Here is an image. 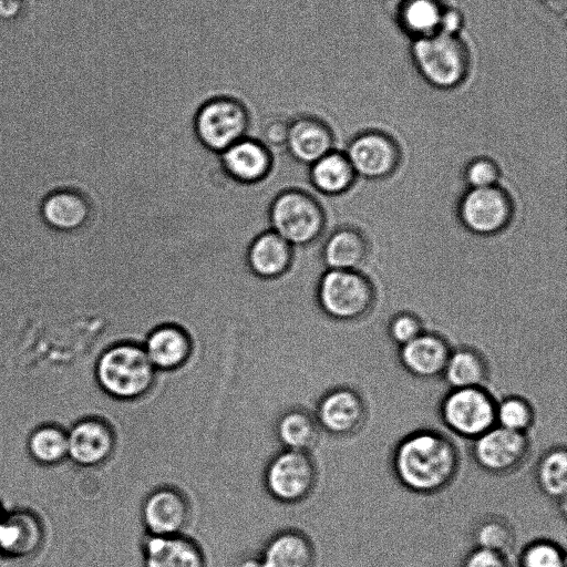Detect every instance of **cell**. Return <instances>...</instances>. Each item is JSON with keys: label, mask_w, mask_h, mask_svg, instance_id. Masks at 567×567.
Here are the masks:
<instances>
[{"label": "cell", "mask_w": 567, "mask_h": 567, "mask_svg": "<svg viewBox=\"0 0 567 567\" xmlns=\"http://www.w3.org/2000/svg\"><path fill=\"white\" fill-rule=\"evenodd\" d=\"M461 464L456 444L434 429L403 436L391 453V470L401 486L419 495H434L455 480Z\"/></svg>", "instance_id": "cell-1"}, {"label": "cell", "mask_w": 567, "mask_h": 567, "mask_svg": "<svg viewBox=\"0 0 567 567\" xmlns=\"http://www.w3.org/2000/svg\"><path fill=\"white\" fill-rule=\"evenodd\" d=\"M156 372L143 347L128 341L105 347L95 361L97 383L117 400H135L146 394Z\"/></svg>", "instance_id": "cell-2"}, {"label": "cell", "mask_w": 567, "mask_h": 567, "mask_svg": "<svg viewBox=\"0 0 567 567\" xmlns=\"http://www.w3.org/2000/svg\"><path fill=\"white\" fill-rule=\"evenodd\" d=\"M329 203L298 189L278 195L270 207L271 230L291 246L319 240L330 230Z\"/></svg>", "instance_id": "cell-3"}, {"label": "cell", "mask_w": 567, "mask_h": 567, "mask_svg": "<svg viewBox=\"0 0 567 567\" xmlns=\"http://www.w3.org/2000/svg\"><path fill=\"white\" fill-rule=\"evenodd\" d=\"M39 214L52 231L79 236L101 249L95 235L97 205L85 185L51 189L42 197Z\"/></svg>", "instance_id": "cell-4"}, {"label": "cell", "mask_w": 567, "mask_h": 567, "mask_svg": "<svg viewBox=\"0 0 567 567\" xmlns=\"http://www.w3.org/2000/svg\"><path fill=\"white\" fill-rule=\"evenodd\" d=\"M317 300L331 320L353 321L371 309L374 289L359 270L327 269L318 282Z\"/></svg>", "instance_id": "cell-5"}, {"label": "cell", "mask_w": 567, "mask_h": 567, "mask_svg": "<svg viewBox=\"0 0 567 567\" xmlns=\"http://www.w3.org/2000/svg\"><path fill=\"white\" fill-rule=\"evenodd\" d=\"M194 128L207 148L221 153L237 141L247 137L250 114L246 104L238 97L213 96L197 110Z\"/></svg>", "instance_id": "cell-6"}, {"label": "cell", "mask_w": 567, "mask_h": 567, "mask_svg": "<svg viewBox=\"0 0 567 567\" xmlns=\"http://www.w3.org/2000/svg\"><path fill=\"white\" fill-rule=\"evenodd\" d=\"M412 53L424 79L440 89L458 85L468 70V54L457 35L437 32L417 38Z\"/></svg>", "instance_id": "cell-7"}, {"label": "cell", "mask_w": 567, "mask_h": 567, "mask_svg": "<svg viewBox=\"0 0 567 567\" xmlns=\"http://www.w3.org/2000/svg\"><path fill=\"white\" fill-rule=\"evenodd\" d=\"M496 402L485 386L451 388L440 402L439 415L451 432L473 441L496 424Z\"/></svg>", "instance_id": "cell-8"}, {"label": "cell", "mask_w": 567, "mask_h": 567, "mask_svg": "<svg viewBox=\"0 0 567 567\" xmlns=\"http://www.w3.org/2000/svg\"><path fill=\"white\" fill-rule=\"evenodd\" d=\"M317 480V465L309 452L288 449L274 455L264 475L267 492L285 504L306 499L315 489Z\"/></svg>", "instance_id": "cell-9"}, {"label": "cell", "mask_w": 567, "mask_h": 567, "mask_svg": "<svg viewBox=\"0 0 567 567\" xmlns=\"http://www.w3.org/2000/svg\"><path fill=\"white\" fill-rule=\"evenodd\" d=\"M530 452L527 433L495 424L473 440L472 456L475 463L493 475H506L518 470Z\"/></svg>", "instance_id": "cell-10"}, {"label": "cell", "mask_w": 567, "mask_h": 567, "mask_svg": "<svg viewBox=\"0 0 567 567\" xmlns=\"http://www.w3.org/2000/svg\"><path fill=\"white\" fill-rule=\"evenodd\" d=\"M513 202L498 185L468 188L458 203V217L473 234L492 236L504 230L512 220Z\"/></svg>", "instance_id": "cell-11"}, {"label": "cell", "mask_w": 567, "mask_h": 567, "mask_svg": "<svg viewBox=\"0 0 567 567\" xmlns=\"http://www.w3.org/2000/svg\"><path fill=\"white\" fill-rule=\"evenodd\" d=\"M316 421L320 430L347 437L357 434L364 425L368 408L363 396L350 386H336L317 402Z\"/></svg>", "instance_id": "cell-12"}, {"label": "cell", "mask_w": 567, "mask_h": 567, "mask_svg": "<svg viewBox=\"0 0 567 567\" xmlns=\"http://www.w3.org/2000/svg\"><path fill=\"white\" fill-rule=\"evenodd\" d=\"M357 176L383 179L398 168L401 153L396 142L388 134L368 131L352 138L346 151Z\"/></svg>", "instance_id": "cell-13"}, {"label": "cell", "mask_w": 567, "mask_h": 567, "mask_svg": "<svg viewBox=\"0 0 567 567\" xmlns=\"http://www.w3.org/2000/svg\"><path fill=\"white\" fill-rule=\"evenodd\" d=\"M142 522L150 535L183 534L190 517L186 496L177 488L163 486L152 491L141 508Z\"/></svg>", "instance_id": "cell-14"}, {"label": "cell", "mask_w": 567, "mask_h": 567, "mask_svg": "<svg viewBox=\"0 0 567 567\" xmlns=\"http://www.w3.org/2000/svg\"><path fill=\"white\" fill-rule=\"evenodd\" d=\"M286 148L299 163L310 166L336 150L331 125L316 115H299L291 120Z\"/></svg>", "instance_id": "cell-15"}, {"label": "cell", "mask_w": 567, "mask_h": 567, "mask_svg": "<svg viewBox=\"0 0 567 567\" xmlns=\"http://www.w3.org/2000/svg\"><path fill=\"white\" fill-rule=\"evenodd\" d=\"M144 567H205L202 547L184 534L150 535L142 543Z\"/></svg>", "instance_id": "cell-16"}, {"label": "cell", "mask_w": 567, "mask_h": 567, "mask_svg": "<svg viewBox=\"0 0 567 567\" xmlns=\"http://www.w3.org/2000/svg\"><path fill=\"white\" fill-rule=\"evenodd\" d=\"M66 435L68 456L83 466L104 463L115 446L113 430L97 419L79 421Z\"/></svg>", "instance_id": "cell-17"}, {"label": "cell", "mask_w": 567, "mask_h": 567, "mask_svg": "<svg viewBox=\"0 0 567 567\" xmlns=\"http://www.w3.org/2000/svg\"><path fill=\"white\" fill-rule=\"evenodd\" d=\"M452 348L440 334L423 331L399 348V361L411 375L427 380L442 377Z\"/></svg>", "instance_id": "cell-18"}, {"label": "cell", "mask_w": 567, "mask_h": 567, "mask_svg": "<svg viewBox=\"0 0 567 567\" xmlns=\"http://www.w3.org/2000/svg\"><path fill=\"white\" fill-rule=\"evenodd\" d=\"M142 347L156 371L179 370L193 358L192 340L182 328L174 324H162L153 329Z\"/></svg>", "instance_id": "cell-19"}, {"label": "cell", "mask_w": 567, "mask_h": 567, "mask_svg": "<svg viewBox=\"0 0 567 567\" xmlns=\"http://www.w3.org/2000/svg\"><path fill=\"white\" fill-rule=\"evenodd\" d=\"M230 177L240 183H256L271 168L270 152L257 140L244 137L220 153Z\"/></svg>", "instance_id": "cell-20"}, {"label": "cell", "mask_w": 567, "mask_h": 567, "mask_svg": "<svg viewBox=\"0 0 567 567\" xmlns=\"http://www.w3.org/2000/svg\"><path fill=\"white\" fill-rule=\"evenodd\" d=\"M259 558L262 567H313L316 549L302 532L285 529L265 544Z\"/></svg>", "instance_id": "cell-21"}, {"label": "cell", "mask_w": 567, "mask_h": 567, "mask_svg": "<svg viewBox=\"0 0 567 567\" xmlns=\"http://www.w3.org/2000/svg\"><path fill=\"white\" fill-rule=\"evenodd\" d=\"M368 255L363 234L351 226H338L326 236L321 257L327 269L358 270Z\"/></svg>", "instance_id": "cell-22"}, {"label": "cell", "mask_w": 567, "mask_h": 567, "mask_svg": "<svg viewBox=\"0 0 567 567\" xmlns=\"http://www.w3.org/2000/svg\"><path fill=\"white\" fill-rule=\"evenodd\" d=\"M293 247L272 230L257 236L251 243L247 261L258 277L271 279L284 275L291 265Z\"/></svg>", "instance_id": "cell-23"}, {"label": "cell", "mask_w": 567, "mask_h": 567, "mask_svg": "<svg viewBox=\"0 0 567 567\" xmlns=\"http://www.w3.org/2000/svg\"><path fill=\"white\" fill-rule=\"evenodd\" d=\"M309 177L319 194L336 198L352 187L357 175L344 152L336 148L309 166Z\"/></svg>", "instance_id": "cell-24"}, {"label": "cell", "mask_w": 567, "mask_h": 567, "mask_svg": "<svg viewBox=\"0 0 567 567\" xmlns=\"http://www.w3.org/2000/svg\"><path fill=\"white\" fill-rule=\"evenodd\" d=\"M442 377L451 388L484 386L488 379V364L476 349H452Z\"/></svg>", "instance_id": "cell-25"}, {"label": "cell", "mask_w": 567, "mask_h": 567, "mask_svg": "<svg viewBox=\"0 0 567 567\" xmlns=\"http://www.w3.org/2000/svg\"><path fill=\"white\" fill-rule=\"evenodd\" d=\"M319 431L315 415L303 409L284 412L276 424V435L288 450L309 452L318 441Z\"/></svg>", "instance_id": "cell-26"}, {"label": "cell", "mask_w": 567, "mask_h": 567, "mask_svg": "<svg viewBox=\"0 0 567 567\" xmlns=\"http://www.w3.org/2000/svg\"><path fill=\"white\" fill-rule=\"evenodd\" d=\"M535 478L540 492L558 504L566 502L567 451L555 446L545 452L537 462Z\"/></svg>", "instance_id": "cell-27"}, {"label": "cell", "mask_w": 567, "mask_h": 567, "mask_svg": "<svg viewBox=\"0 0 567 567\" xmlns=\"http://www.w3.org/2000/svg\"><path fill=\"white\" fill-rule=\"evenodd\" d=\"M40 539L33 518L11 515L0 522V550L11 556H23L34 549Z\"/></svg>", "instance_id": "cell-28"}, {"label": "cell", "mask_w": 567, "mask_h": 567, "mask_svg": "<svg viewBox=\"0 0 567 567\" xmlns=\"http://www.w3.org/2000/svg\"><path fill=\"white\" fill-rule=\"evenodd\" d=\"M444 11L439 0H405L401 6L400 20L417 39L440 32Z\"/></svg>", "instance_id": "cell-29"}, {"label": "cell", "mask_w": 567, "mask_h": 567, "mask_svg": "<svg viewBox=\"0 0 567 567\" xmlns=\"http://www.w3.org/2000/svg\"><path fill=\"white\" fill-rule=\"evenodd\" d=\"M472 537L475 547L507 555L515 543L513 525L498 515H487L473 527Z\"/></svg>", "instance_id": "cell-30"}, {"label": "cell", "mask_w": 567, "mask_h": 567, "mask_svg": "<svg viewBox=\"0 0 567 567\" xmlns=\"http://www.w3.org/2000/svg\"><path fill=\"white\" fill-rule=\"evenodd\" d=\"M28 447L37 462L55 464L68 456V435L56 426L45 425L32 432Z\"/></svg>", "instance_id": "cell-31"}, {"label": "cell", "mask_w": 567, "mask_h": 567, "mask_svg": "<svg viewBox=\"0 0 567 567\" xmlns=\"http://www.w3.org/2000/svg\"><path fill=\"white\" fill-rule=\"evenodd\" d=\"M496 424L508 430L527 433L535 421L532 403L519 395H508L496 402Z\"/></svg>", "instance_id": "cell-32"}, {"label": "cell", "mask_w": 567, "mask_h": 567, "mask_svg": "<svg viewBox=\"0 0 567 567\" xmlns=\"http://www.w3.org/2000/svg\"><path fill=\"white\" fill-rule=\"evenodd\" d=\"M518 563L519 567H566V554L556 542L539 538L523 548Z\"/></svg>", "instance_id": "cell-33"}, {"label": "cell", "mask_w": 567, "mask_h": 567, "mask_svg": "<svg viewBox=\"0 0 567 567\" xmlns=\"http://www.w3.org/2000/svg\"><path fill=\"white\" fill-rule=\"evenodd\" d=\"M501 171L496 162L488 157H477L468 162L464 179L468 188H484L497 185Z\"/></svg>", "instance_id": "cell-34"}, {"label": "cell", "mask_w": 567, "mask_h": 567, "mask_svg": "<svg viewBox=\"0 0 567 567\" xmlns=\"http://www.w3.org/2000/svg\"><path fill=\"white\" fill-rule=\"evenodd\" d=\"M390 339L400 347L420 336L424 330L421 320L413 313H396L389 323Z\"/></svg>", "instance_id": "cell-35"}, {"label": "cell", "mask_w": 567, "mask_h": 567, "mask_svg": "<svg viewBox=\"0 0 567 567\" xmlns=\"http://www.w3.org/2000/svg\"><path fill=\"white\" fill-rule=\"evenodd\" d=\"M290 122L284 116L269 118L260 130L258 142L269 152L286 148Z\"/></svg>", "instance_id": "cell-36"}, {"label": "cell", "mask_w": 567, "mask_h": 567, "mask_svg": "<svg viewBox=\"0 0 567 567\" xmlns=\"http://www.w3.org/2000/svg\"><path fill=\"white\" fill-rule=\"evenodd\" d=\"M461 567H511V565L504 554L474 547L466 554Z\"/></svg>", "instance_id": "cell-37"}, {"label": "cell", "mask_w": 567, "mask_h": 567, "mask_svg": "<svg viewBox=\"0 0 567 567\" xmlns=\"http://www.w3.org/2000/svg\"><path fill=\"white\" fill-rule=\"evenodd\" d=\"M25 0H0V19L14 20L24 9Z\"/></svg>", "instance_id": "cell-38"}, {"label": "cell", "mask_w": 567, "mask_h": 567, "mask_svg": "<svg viewBox=\"0 0 567 567\" xmlns=\"http://www.w3.org/2000/svg\"><path fill=\"white\" fill-rule=\"evenodd\" d=\"M461 16L455 10L452 9H445L442 22H441V29L440 32L457 35L456 32L458 31L461 27Z\"/></svg>", "instance_id": "cell-39"}, {"label": "cell", "mask_w": 567, "mask_h": 567, "mask_svg": "<svg viewBox=\"0 0 567 567\" xmlns=\"http://www.w3.org/2000/svg\"><path fill=\"white\" fill-rule=\"evenodd\" d=\"M237 567H262V564L259 556L246 557L238 563Z\"/></svg>", "instance_id": "cell-40"}, {"label": "cell", "mask_w": 567, "mask_h": 567, "mask_svg": "<svg viewBox=\"0 0 567 567\" xmlns=\"http://www.w3.org/2000/svg\"><path fill=\"white\" fill-rule=\"evenodd\" d=\"M1 519H2V516H1V512H0V522H1Z\"/></svg>", "instance_id": "cell-41"}]
</instances>
